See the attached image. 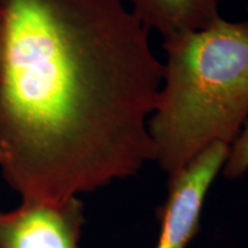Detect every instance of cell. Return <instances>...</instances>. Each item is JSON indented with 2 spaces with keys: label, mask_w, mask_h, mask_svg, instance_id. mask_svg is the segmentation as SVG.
Instances as JSON below:
<instances>
[{
  "label": "cell",
  "mask_w": 248,
  "mask_h": 248,
  "mask_svg": "<svg viewBox=\"0 0 248 248\" xmlns=\"http://www.w3.org/2000/svg\"><path fill=\"white\" fill-rule=\"evenodd\" d=\"M0 172L23 201L60 203L155 160L163 63L123 0H0Z\"/></svg>",
  "instance_id": "1"
},
{
  "label": "cell",
  "mask_w": 248,
  "mask_h": 248,
  "mask_svg": "<svg viewBox=\"0 0 248 248\" xmlns=\"http://www.w3.org/2000/svg\"><path fill=\"white\" fill-rule=\"evenodd\" d=\"M162 84L148 130L168 176L209 147L230 146L248 115V23L222 16L163 39Z\"/></svg>",
  "instance_id": "2"
},
{
  "label": "cell",
  "mask_w": 248,
  "mask_h": 248,
  "mask_svg": "<svg viewBox=\"0 0 248 248\" xmlns=\"http://www.w3.org/2000/svg\"><path fill=\"white\" fill-rule=\"evenodd\" d=\"M228 145L209 147L169 176L168 195L159 209L160 235L155 248H186L199 230L210 186L223 169Z\"/></svg>",
  "instance_id": "3"
},
{
  "label": "cell",
  "mask_w": 248,
  "mask_h": 248,
  "mask_svg": "<svg viewBox=\"0 0 248 248\" xmlns=\"http://www.w3.org/2000/svg\"><path fill=\"white\" fill-rule=\"evenodd\" d=\"M84 224L78 197L60 203L21 200L0 212V248H79Z\"/></svg>",
  "instance_id": "4"
},
{
  "label": "cell",
  "mask_w": 248,
  "mask_h": 248,
  "mask_svg": "<svg viewBox=\"0 0 248 248\" xmlns=\"http://www.w3.org/2000/svg\"><path fill=\"white\" fill-rule=\"evenodd\" d=\"M222 0H129L131 12L148 30L164 38L199 31L221 17Z\"/></svg>",
  "instance_id": "5"
},
{
  "label": "cell",
  "mask_w": 248,
  "mask_h": 248,
  "mask_svg": "<svg viewBox=\"0 0 248 248\" xmlns=\"http://www.w3.org/2000/svg\"><path fill=\"white\" fill-rule=\"evenodd\" d=\"M225 177L237 179L248 170V123L230 145L228 156L223 166Z\"/></svg>",
  "instance_id": "6"
},
{
  "label": "cell",
  "mask_w": 248,
  "mask_h": 248,
  "mask_svg": "<svg viewBox=\"0 0 248 248\" xmlns=\"http://www.w3.org/2000/svg\"><path fill=\"white\" fill-rule=\"evenodd\" d=\"M4 46H5V26H4V15L0 8V71L2 66V58H4Z\"/></svg>",
  "instance_id": "7"
}]
</instances>
